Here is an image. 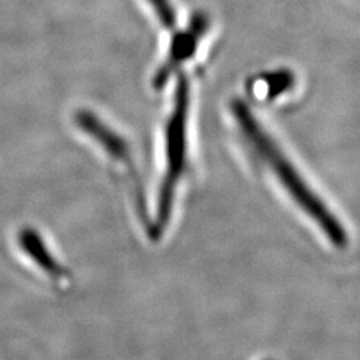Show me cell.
<instances>
[{
	"mask_svg": "<svg viewBox=\"0 0 360 360\" xmlns=\"http://www.w3.org/2000/svg\"><path fill=\"white\" fill-rule=\"evenodd\" d=\"M233 110L238 120L240 122L247 141L254 146L257 155H260L262 159L270 166L284 188L309 218L314 219V221L321 227L335 247L345 248L348 243L347 232L340 224L339 219L323 203L322 199L309 188L307 183L287 160L282 151L274 144L269 135L260 126H257V120L252 117V114L245 104L236 102L233 104Z\"/></svg>",
	"mask_w": 360,
	"mask_h": 360,
	"instance_id": "cell-1",
	"label": "cell"
},
{
	"mask_svg": "<svg viewBox=\"0 0 360 360\" xmlns=\"http://www.w3.org/2000/svg\"><path fill=\"white\" fill-rule=\"evenodd\" d=\"M190 104V87L187 77L180 75L178 79V87L175 95V108L171 114L168 123L167 142H166V155H167V172L165 176L163 190L160 195L159 207V223H167L169 210L172 205V196L175 193V187L180 180L183 171L186 169V129H187V111Z\"/></svg>",
	"mask_w": 360,
	"mask_h": 360,
	"instance_id": "cell-2",
	"label": "cell"
},
{
	"mask_svg": "<svg viewBox=\"0 0 360 360\" xmlns=\"http://www.w3.org/2000/svg\"><path fill=\"white\" fill-rule=\"evenodd\" d=\"M207 28L208 19L206 15L203 13H196L191 18L188 28L174 35L169 46L167 60L158 70L154 77V86L156 89H162L167 83L169 77L174 74V71L181 63L193 58L198 49L199 40L206 34Z\"/></svg>",
	"mask_w": 360,
	"mask_h": 360,
	"instance_id": "cell-3",
	"label": "cell"
},
{
	"mask_svg": "<svg viewBox=\"0 0 360 360\" xmlns=\"http://www.w3.org/2000/svg\"><path fill=\"white\" fill-rule=\"evenodd\" d=\"M294 82H295V77L292 75V72L287 70L269 74L264 77V83L267 86V98L275 99L276 96L282 95L294 86Z\"/></svg>",
	"mask_w": 360,
	"mask_h": 360,
	"instance_id": "cell-4",
	"label": "cell"
},
{
	"mask_svg": "<svg viewBox=\"0 0 360 360\" xmlns=\"http://www.w3.org/2000/svg\"><path fill=\"white\" fill-rule=\"evenodd\" d=\"M148 1L153 6L162 26L166 27L168 30H172L176 27V13L169 0H148Z\"/></svg>",
	"mask_w": 360,
	"mask_h": 360,
	"instance_id": "cell-5",
	"label": "cell"
}]
</instances>
